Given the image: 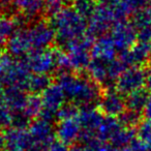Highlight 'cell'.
<instances>
[{
    "label": "cell",
    "mask_w": 151,
    "mask_h": 151,
    "mask_svg": "<svg viewBox=\"0 0 151 151\" xmlns=\"http://www.w3.org/2000/svg\"><path fill=\"white\" fill-rule=\"evenodd\" d=\"M87 22L75 9H61L54 15L52 27L60 46L67 48L85 36Z\"/></svg>",
    "instance_id": "6da1fadb"
},
{
    "label": "cell",
    "mask_w": 151,
    "mask_h": 151,
    "mask_svg": "<svg viewBox=\"0 0 151 151\" xmlns=\"http://www.w3.org/2000/svg\"><path fill=\"white\" fill-rule=\"evenodd\" d=\"M121 0H97L96 6L89 19V36H103L119 22L125 21L127 16Z\"/></svg>",
    "instance_id": "7a4b0ae2"
},
{
    "label": "cell",
    "mask_w": 151,
    "mask_h": 151,
    "mask_svg": "<svg viewBox=\"0 0 151 151\" xmlns=\"http://www.w3.org/2000/svg\"><path fill=\"white\" fill-rule=\"evenodd\" d=\"M58 84L64 91L65 97L71 101L85 107H89L99 99V89L95 84L80 76H61Z\"/></svg>",
    "instance_id": "3957f363"
},
{
    "label": "cell",
    "mask_w": 151,
    "mask_h": 151,
    "mask_svg": "<svg viewBox=\"0 0 151 151\" xmlns=\"http://www.w3.org/2000/svg\"><path fill=\"white\" fill-rule=\"evenodd\" d=\"M64 99V91L62 90L60 85L58 83L57 84H51L42 92V112H40V114L42 115V119L51 121L52 119H54L53 117L58 116L59 112L64 107L63 106Z\"/></svg>",
    "instance_id": "277c9868"
},
{
    "label": "cell",
    "mask_w": 151,
    "mask_h": 151,
    "mask_svg": "<svg viewBox=\"0 0 151 151\" xmlns=\"http://www.w3.org/2000/svg\"><path fill=\"white\" fill-rule=\"evenodd\" d=\"M148 75L149 71L140 66L128 67L116 81V90L122 95H128L138 89L144 88Z\"/></svg>",
    "instance_id": "5b68a950"
},
{
    "label": "cell",
    "mask_w": 151,
    "mask_h": 151,
    "mask_svg": "<svg viewBox=\"0 0 151 151\" xmlns=\"http://www.w3.org/2000/svg\"><path fill=\"white\" fill-rule=\"evenodd\" d=\"M23 63L29 71H33L37 75H46L55 69V67H58V54L46 50L33 51L26 55Z\"/></svg>",
    "instance_id": "8992f818"
},
{
    "label": "cell",
    "mask_w": 151,
    "mask_h": 151,
    "mask_svg": "<svg viewBox=\"0 0 151 151\" xmlns=\"http://www.w3.org/2000/svg\"><path fill=\"white\" fill-rule=\"evenodd\" d=\"M45 9L42 0H0L2 13H20L25 18H35Z\"/></svg>",
    "instance_id": "52a82bcc"
},
{
    "label": "cell",
    "mask_w": 151,
    "mask_h": 151,
    "mask_svg": "<svg viewBox=\"0 0 151 151\" xmlns=\"http://www.w3.org/2000/svg\"><path fill=\"white\" fill-rule=\"evenodd\" d=\"M25 33L31 51L45 50L52 44L55 38L53 27L46 25L45 23H37L36 25L25 29Z\"/></svg>",
    "instance_id": "ba28073f"
},
{
    "label": "cell",
    "mask_w": 151,
    "mask_h": 151,
    "mask_svg": "<svg viewBox=\"0 0 151 151\" xmlns=\"http://www.w3.org/2000/svg\"><path fill=\"white\" fill-rule=\"evenodd\" d=\"M110 36L112 37L116 49L119 52L129 50L136 45V40H138L134 28L132 27V24L127 23L126 21L115 24L111 28Z\"/></svg>",
    "instance_id": "9c48e42d"
},
{
    "label": "cell",
    "mask_w": 151,
    "mask_h": 151,
    "mask_svg": "<svg viewBox=\"0 0 151 151\" xmlns=\"http://www.w3.org/2000/svg\"><path fill=\"white\" fill-rule=\"evenodd\" d=\"M5 148L7 151H28L33 145V141L29 134V130L23 127L9 128L4 134Z\"/></svg>",
    "instance_id": "30bf717a"
},
{
    "label": "cell",
    "mask_w": 151,
    "mask_h": 151,
    "mask_svg": "<svg viewBox=\"0 0 151 151\" xmlns=\"http://www.w3.org/2000/svg\"><path fill=\"white\" fill-rule=\"evenodd\" d=\"M150 54L151 44H145V42H139L129 50L121 52L120 60L125 66H141L150 58Z\"/></svg>",
    "instance_id": "8fae6325"
},
{
    "label": "cell",
    "mask_w": 151,
    "mask_h": 151,
    "mask_svg": "<svg viewBox=\"0 0 151 151\" xmlns=\"http://www.w3.org/2000/svg\"><path fill=\"white\" fill-rule=\"evenodd\" d=\"M56 132L59 137V140L64 144L67 145L76 142L78 138H80L81 132H82L80 121H79V116L60 119V123Z\"/></svg>",
    "instance_id": "7c38bea8"
},
{
    "label": "cell",
    "mask_w": 151,
    "mask_h": 151,
    "mask_svg": "<svg viewBox=\"0 0 151 151\" xmlns=\"http://www.w3.org/2000/svg\"><path fill=\"white\" fill-rule=\"evenodd\" d=\"M28 97L29 95L24 93L23 89L19 88V87L9 86L4 91L3 99H4L7 107L11 110L13 117L18 115H23L26 106H27Z\"/></svg>",
    "instance_id": "4fadbf2b"
},
{
    "label": "cell",
    "mask_w": 151,
    "mask_h": 151,
    "mask_svg": "<svg viewBox=\"0 0 151 151\" xmlns=\"http://www.w3.org/2000/svg\"><path fill=\"white\" fill-rule=\"evenodd\" d=\"M101 111L112 116H120L126 109L125 99L117 90H110L103 95L101 99Z\"/></svg>",
    "instance_id": "5bb4252c"
},
{
    "label": "cell",
    "mask_w": 151,
    "mask_h": 151,
    "mask_svg": "<svg viewBox=\"0 0 151 151\" xmlns=\"http://www.w3.org/2000/svg\"><path fill=\"white\" fill-rule=\"evenodd\" d=\"M29 134L33 141V144L48 146L54 141V129L50 124V121L44 119L36 120L31 124Z\"/></svg>",
    "instance_id": "9a60e30c"
},
{
    "label": "cell",
    "mask_w": 151,
    "mask_h": 151,
    "mask_svg": "<svg viewBox=\"0 0 151 151\" xmlns=\"http://www.w3.org/2000/svg\"><path fill=\"white\" fill-rule=\"evenodd\" d=\"M116 49L112 37L108 34L101 36L92 46V56L99 60H113L115 59Z\"/></svg>",
    "instance_id": "2e32d148"
},
{
    "label": "cell",
    "mask_w": 151,
    "mask_h": 151,
    "mask_svg": "<svg viewBox=\"0 0 151 151\" xmlns=\"http://www.w3.org/2000/svg\"><path fill=\"white\" fill-rule=\"evenodd\" d=\"M150 94L151 93H149V90L147 88H141L129 93L125 97L126 109L138 112V113L144 112Z\"/></svg>",
    "instance_id": "e0dca14e"
},
{
    "label": "cell",
    "mask_w": 151,
    "mask_h": 151,
    "mask_svg": "<svg viewBox=\"0 0 151 151\" xmlns=\"http://www.w3.org/2000/svg\"><path fill=\"white\" fill-rule=\"evenodd\" d=\"M123 127L124 126L122 125L119 119H116L112 116L104 118L103 122L97 130L99 132V139L103 142L111 141Z\"/></svg>",
    "instance_id": "ac0fdd59"
},
{
    "label": "cell",
    "mask_w": 151,
    "mask_h": 151,
    "mask_svg": "<svg viewBox=\"0 0 151 151\" xmlns=\"http://www.w3.org/2000/svg\"><path fill=\"white\" fill-rule=\"evenodd\" d=\"M50 79L47 75H31L28 81L26 90L31 92H44L50 86Z\"/></svg>",
    "instance_id": "d6986e66"
},
{
    "label": "cell",
    "mask_w": 151,
    "mask_h": 151,
    "mask_svg": "<svg viewBox=\"0 0 151 151\" xmlns=\"http://www.w3.org/2000/svg\"><path fill=\"white\" fill-rule=\"evenodd\" d=\"M130 24L134 28L136 32L138 30L142 29L143 27L150 25L151 24V12H149L147 9H142L140 11L136 12L132 15V19Z\"/></svg>",
    "instance_id": "ffe728a7"
},
{
    "label": "cell",
    "mask_w": 151,
    "mask_h": 151,
    "mask_svg": "<svg viewBox=\"0 0 151 151\" xmlns=\"http://www.w3.org/2000/svg\"><path fill=\"white\" fill-rule=\"evenodd\" d=\"M141 118H142L141 113H138V112H134V111H130V110L126 109L125 111L119 116L118 119L120 120V122H121L122 125H123L124 127L132 128V127H134V126L140 125Z\"/></svg>",
    "instance_id": "44dd1931"
},
{
    "label": "cell",
    "mask_w": 151,
    "mask_h": 151,
    "mask_svg": "<svg viewBox=\"0 0 151 151\" xmlns=\"http://www.w3.org/2000/svg\"><path fill=\"white\" fill-rule=\"evenodd\" d=\"M97 0H75V9L84 18H90L96 6Z\"/></svg>",
    "instance_id": "7402d4cb"
},
{
    "label": "cell",
    "mask_w": 151,
    "mask_h": 151,
    "mask_svg": "<svg viewBox=\"0 0 151 151\" xmlns=\"http://www.w3.org/2000/svg\"><path fill=\"white\" fill-rule=\"evenodd\" d=\"M139 140L151 148V120L141 122L137 130Z\"/></svg>",
    "instance_id": "603a6c76"
},
{
    "label": "cell",
    "mask_w": 151,
    "mask_h": 151,
    "mask_svg": "<svg viewBox=\"0 0 151 151\" xmlns=\"http://www.w3.org/2000/svg\"><path fill=\"white\" fill-rule=\"evenodd\" d=\"M13 123V114L7 107L4 99H0V126H7Z\"/></svg>",
    "instance_id": "cb8c5ba5"
},
{
    "label": "cell",
    "mask_w": 151,
    "mask_h": 151,
    "mask_svg": "<svg viewBox=\"0 0 151 151\" xmlns=\"http://www.w3.org/2000/svg\"><path fill=\"white\" fill-rule=\"evenodd\" d=\"M64 0H42L44 6L48 13L51 14H57L61 9L62 3Z\"/></svg>",
    "instance_id": "d4e9b609"
},
{
    "label": "cell",
    "mask_w": 151,
    "mask_h": 151,
    "mask_svg": "<svg viewBox=\"0 0 151 151\" xmlns=\"http://www.w3.org/2000/svg\"><path fill=\"white\" fill-rule=\"evenodd\" d=\"M137 37L140 42L151 44V24L137 31Z\"/></svg>",
    "instance_id": "484cf974"
},
{
    "label": "cell",
    "mask_w": 151,
    "mask_h": 151,
    "mask_svg": "<svg viewBox=\"0 0 151 151\" xmlns=\"http://www.w3.org/2000/svg\"><path fill=\"white\" fill-rule=\"evenodd\" d=\"M48 151H68L66 144L59 141H53L48 145Z\"/></svg>",
    "instance_id": "4316f807"
},
{
    "label": "cell",
    "mask_w": 151,
    "mask_h": 151,
    "mask_svg": "<svg viewBox=\"0 0 151 151\" xmlns=\"http://www.w3.org/2000/svg\"><path fill=\"white\" fill-rule=\"evenodd\" d=\"M11 62H12L11 59L5 56H2V55L0 54V78L3 77V73H4L5 69H6V67L9 66Z\"/></svg>",
    "instance_id": "83f0119b"
},
{
    "label": "cell",
    "mask_w": 151,
    "mask_h": 151,
    "mask_svg": "<svg viewBox=\"0 0 151 151\" xmlns=\"http://www.w3.org/2000/svg\"><path fill=\"white\" fill-rule=\"evenodd\" d=\"M144 116L147 118V120H151V94L146 105V108L144 110Z\"/></svg>",
    "instance_id": "f1b7e54d"
},
{
    "label": "cell",
    "mask_w": 151,
    "mask_h": 151,
    "mask_svg": "<svg viewBox=\"0 0 151 151\" xmlns=\"http://www.w3.org/2000/svg\"><path fill=\"white\" fill-rule=\"evenodd\" d=\"M28 151H48V146L45 145H38V144H33Z\"/></svg>",
    "instance_id": "f546056e"
},
{
    "label": "cell",
    "mask_w": 151,
    "mask_h": 151,
    "mask_svg": "<svg viewBox=\"0 0 151 151\" xmlns=\"http://www.w3.org/2000/svg\"><path fill=\"white\" fill-rule=\"evenodd\" d=\"M5 147V139L1 132H0V151H2V148Z\"/></svg>",
    "instance_id": "4dcf8cb0"
},
{
    "label": "cell",
    "mask_w": 151,
    "mask_h": 151,
    "mask_svg": "<svg viewBox=\"0 0 151 151\" xmlns=\"http://www.w3.org/2000/svg\"><path fill=\"white\" fill-rule=\"evenodd\" d=\"M70 151H87L85 147H82V146H76L75 148H73Z\"/></svg>",
    "instance_id": "1f68e13d"
},
{
    "label": "cell",
    "mask_w": 151,
    "mask_h": 151,
    "mask_svg": "<svg viewBox=\"0 0 151 151\" xmlns=\"http://www.w3.org/2000/svg\"><path fill=\"white\" fill-rule=\"evenodd\" d=\"M146 9H148L149 12H151V0H148L146 4Z\"/></svg>",
    "instance_id": "d6a6232c"
},
{
    "label": "cell",
    "mask_w": 151,
    "mask_h": 151,
    "mask_svg": "<svg viewBox=\"0 0 151 151\" xmlns=\"http://www.w3.org/2000/svg\"><path fill=\"white\" fill-rule=\"evenodd\" d=\"M64 1H75V0H64Z\"/></svg>",
    "instance_id": "836d02e7"
},
{
    "label": "cell",
    "mask_w": 151,
    "mask_h": 151,
    "mask_svg": "<svg viewBox=\"0 0 151 151\" xmlns=\"http://www.w3.org/2000/svg\"><path fill=\"white\" fill-rule=\"evenodd\" d=\"M149 60H150V62H151V54H150V58H149Z\"/></svg>",
    "instance_id": "e575fe53"
},
{
    "label": "cell",
    "mask_w": 151,
    "mask_h": 151,
    "mask_svg": "<svg viewBox=\"0 0 151 151\" xmlns=\"http://www.w3.org/2000/svg\"><path fill=\"white\" fill-rule=\"evenodd\" d=\"M147 151H151V149H148V150H147Z\"/></svg>",
    "instance_id": "d590c367"
}]
</instances>
